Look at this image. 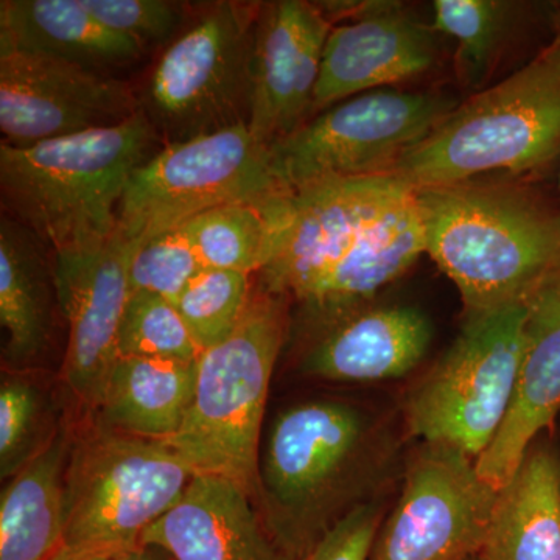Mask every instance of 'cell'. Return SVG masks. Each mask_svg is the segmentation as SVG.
Segmentation results:
<instances>
[{"mask_svg": "<svg viewBox=\"0 0 560 560\" xmlns=\"http://www.w3.org/2000/svg\"><path fill=\"white\" fill-rule=\"evenodd\" d=\"M388 445L357 405L311 400L280 411L259 459L256 504L290 560L308 552L381 482Z\"/></svg>", "mask_w": 560, "mask_h": 560, "instance_id": "6da1fadb", "label": "cell"}, {"mask_svg": "<svg viewBox=\"0 0 560 560\" xmlns=\"http://www.w3.org/2000/svg\"><path fill=\"white\" fill-rule=\"evenodd\" d=\"M425 254L455 283L467 316L529 304L560 271V212L508 183L416 189Z\"/></svg>", "mask_w": 560, "mask_h": 560, "instance_id": "7a4b0ae2", "label": "cell"}, {"mask_svg": "<svg viewBox=\"0 0 560 560\" xmlns=\"http://www.w3.org/2000/svg\"><path fill=\"white\" fill-rule=\"evenodd\" d=\"M164 147L142 109L132 119L32 145L0 143V194L11 219L55 257L105 246L131 176Z\"/></svg>", "mask_w": 560, "mask_h": 560, "instance_id": "3957f363", "label": "cell"}, {"mask_svg": "<svg viewBox=\"0 0 560 560\" xmlns=\"http://www.w3.org/2000/svg\"><path fill=\"white\" fill-rule=\"evenodd\" d=\"M289 296L257 283L226 340L202 350L183 425L165 441L194 475L237 482L257 500L268 393L289 335Z\"/></svg>", "mask_w": 560, "mask_h": 560, "instance_id": "277c9868", "label": "cell"}, {"mask_svg": "<svg viewBox=\"0 0 560 560\" xmlns=\"http://www.w3.org/2000/svg\"><path fill=\"white\" fill-rule=\"evenodd\" d=\"M560 156V40L500 83L460 102L401 158L415 189L525 173Z\"/></svg>", "mask_w": 560, "mask_h": 560, "instance_id": "5b68a950", "label": "cell"}, {"mask_svg": "<svg viewBox=\"0 0 560 560\" xmlns=\"http://www.w3.org/2000/svg\"><path fill=\"white\" fill-rule=\"evenodd\" d=\"M194 477L164 442L83 419L73 429L66 470L62 547L113 555L138 547L142 534L171 510Z\"/></svg>", "mask_w": 560, "mask_h": 560, "instance_id": "8992f818", "label": "cell"}, {"mask_svg": "<svg viewBox=\"0 0 560 560\" xmlns=\"http://www.w3.org/2000/svg\"><path fill=\"white\" fill-rule=\"evenodd\" d=\"M528 311L523 304L467 316L458 338L405 400L410 436L475 460L488 451L514 399Z\"/></svg>", "mask_w": 560, "mask_h": 560, "instance_id": "52a82bcc", "label": "cell"}, {"mask_svg": "<svg viewBox=\"0 0 560 560\" xmlns=\"http://www.w3.org/2000/svg\"><path fill=\"white\" fill-rule=\"evenodd\" d=\"M259 11L260 2L212 3L168 44L140 98L164 145L248 125Z\"/></svg>", "mask_w": 560, "mask_h": 560, "instance_id": "ba28073f", "label": "cell"}, {"mask_svg": "<svg viewBox=\"0 0 560 560\" xmlns=\"http://www.w3.org/2000/svg\"><path fill=\"white\" fill-rule=\"evenodd\" d=\"M459 101L445 92L383 88L319 110L268 149L287 190L323 180L388 175Z\"/></svg>", "mask_w": 560, "mask_h": 560, "instance_id": "9c48e42d", "label": "cell"}, {"mask_svg": "<svg viewBox=\"0 0 560 560\" xmlns=\"http://www.w3.org/2000/svg\"><path fill=\"white\" fill-rule=\"evenodd\" d=\"M287 189L248 125L162 147L131 176L117 235L138 248L220 206L265 201Z\"/></svg>", "mask_w": 560, "mask_h": 560, "instance_id": "30bf717a", "label": "cell"}, {"mask_svg": "<svg viewBox=\"0 0 560 560\" xmlns=\"http://www.w3.org/2000/svg\"><path fill=\"white\" fill-rule=\"evenodd\" d=\"M418 213L415 187L394 173L289 190L278 243L259 283L298 301L316 280Z\"/></svg>", "mask_w": 560, "mask_h": 560, "instance_id": "8fae6325", "label": "cell"}, {"mask_svg": "<svg viewBox=\"0 0 560 560\" xmlns=\"http://www.w3.org/2000/svg\"><path fill=\"white\" fill-rule=\"evenodd\" d=\"M499 490L477 460L444 445L422 444L385 515L370 560H470L481 556Z\"/></svg>", "mask_w": 560, "mask_h": 560, "instance_id": "7c38bea8", "label": "cell"}, {"mask_svg": "<svg viewBox=\"0 0 560 560\" xmlns=\"http://www.w3.org/2000/svg\"><path fill=\"white\" fill-rule=\"evenodd\" d=\"M140 110L130 84L43 55L0 50V130L9 145H32L116 127Z\"/></svg>", "mask_w": 560, "mask_h": 560, "instance_id": "4fadbf2b", "label": "cell"}, {"mask_svg": "<svg viewBox=\"0 0 560 560\" xmlns=\"http://www.w3.org/2000/svg\"><path fill=\"white\" fill-rule=\"evenodd\" d=\"M334 28L324 47L312 116L353 95L415 79L438 60L436 35L393 0L316 2Z\"/></svg>", "mask_w": 560, "mask_h": 560, "instance_id": "5bb4252c", "label": "cell"}, {"mask_svg": "<svg viewBox=\"0 0 560 560\" xmlns=\"http://www.w3.org/2000/svg\"><path fill=\"white\" fill-rule=\"evenodd\" d=\"M130 246L119 235L102 248L55 257L60 311L69 327L61 382L84 418L94 415L119 359V329L130 298Z\"/></svg>", "mask_w": 560, "mask_h": 560, "instance_id": "9a60e30c", "label": "cell"}, {"mask_svg": "<svg viewBox=\"0 0 560 560\" xmlns=\"http://www.w3.org/2000/svg\"><path fill=\"white\" fill-rule=\"evenodd\" d=\"M331 28L334 24L316 2H260L250 66L248 128L267 149L311 119Z\"/></svg>", "mask_w": 560, "mask_h": 560, "instance_id": "2e32d148", "label": "cell"}, {"mask_svg": "<svg viewBox=\"0 0 560 560\" xmlns=\"http://www.w3.org/2000/svg\"><path fill=\"white\" fill-rule=\"evenodd\" d=\"M311 337L301 359L302 374L323 381H396L425 359L433 327L410 305L368 304L330 312H304Z\"/></svg>", "mask_w": 560, "mask_h": 560, "instance_id": "e0dca14e", "label": "cell"}, {"mask_svg": "<svg viewBox=\"0 0 560 560\" xmlns=\"http://www.w3.org/2000/svg\"><path fill=\"white\" fill-rule=\"evenodd\" d=\"M172 560H290L256 501L237 482L195 475L180 499L140 537Z\"/></svg>", "mask_w": 560, "mask_h": 560, "instance_id": "ac0fdd59", "label": "cell"}, {"mask_svg": "<svg viewBox=\"0 0 560 560\" xmlns=\"http://www.w3.org/2000/svg\"><path fill=\"white\" fill-rule=\"evenodd\" d=\"M560 411V271L529 302L521 371L503 427L477 459L482 480L510 485L541 431Z\"/></svg>", "mask_w": 560, "mask_h": 560, "instance_id": "d6986e66", "label": "cell"}, {"mask_svg": "<svg viewBox=\"0 0 560 560\" xmlns=\"http://www.w3.org/2000/svg\"><path fill=\"white\" fill-rule=\"evenodd\" d=\"M0 50L43 55L109 75L145 55L92 16L81 0H2Z\"/></svg>", "mask_w": 560, "mask_h": 560, "instance_id": "ffe728a7", "label": "cell"}, {"mask_svg": "<svg viewBox=\"0 0 560 560\" xmlns=\"http://www.w3.org/2000/svg\"><path fill=\"white\" fill-rule=\"evenodd\" d=\"M195 377L197 361L119 357L90 418L117 433L172 440L189 410Z\"/></svg>", "mask_w": 560, "mask_h": 560, "instance_id": "44dd1931", "label": "cell"}, {"mask_svg": "<svg viewBox=\"0 0 560 560\" xmlns=\"http://www.w3.org/2000/svg\"><path fill=\"white\" fill-rule=\"evenodd\" d=\"M73 427L10 478L0 495V560H50L65 544L66 470Z\"/></svg>", "mask_w": 560, "mask_h": 560, "instance_id": "7402d4cb", "label": "cell"}, {"mask_svg": "<svg viewBox=\"0 0 560 560\" xmlns=\"http://www.w3.org/2000/svg\"><path fill=\"white\" fill-rule=\"evenodd\" d=\"M44 243L16 220H0V324L5 331L3 359L28 364L49 348L55 307L60 308L55 268Z\"/></svg>", "mask_w": 560, "mask_h": 560, "instance_id": "603a6c76", "label": "cell"}, {"mask_svg": "<svg viewBox=\"0 0 560 560\" xmlns=\"http://www.w3.org/2000/svg\"><path fill=\"white\" fill-rule=\"evenodd\" d=\"M485 560H560V456L534 444L500 490Z\"/></svg>", "mask_w": 560, "mask_h": 560, "instance_id": "cb8c5ba5", "label": "cell"}, {"mask_svg": "<svg viewBox=\"0 0 560 560\" xmlns=\"http://www.w3.org/2000/svg\"><path fill=\"white\" fill-rule=\"evenodd\" d=\"M287 194L265 201L231 202L184 224L202 267L259 275L275 253Z\"/></svg>", "mask_w": 560, "mask_h": 560, "instance_id": "d4e9b609", "label": "cell"}, {"mask_svg": "<svg viewBox=\"0 0 560 560\" xmlns=\"http://www.w3.org/2000/svg\"><path fill=\"white\" fill-rule=\"evenodd\" d=\"M514 5L501 0H436L434 32L456 43V72L467 88H481L499 57Z\"/></svg>", "mask_w": 560, "mask_h": 560, "instance_id": "484cf974", "label": "cell"}, {"mask_svg": "<svg viewBox=\"0 0 560 560\" xmlns=\"http://www.w3.org/2000/svg\"><path fill=\"white\" fill-rule=\"evenodd\" d=\"M65 422L54 418L46 393L24 374L0 385V477L10 480L49 445Z\"/></svg>", "mask_w": 560, "mask_h": 560, "instance_id": "4316f807", "label": "cell"}, {"mask_svg": "<svg viewBox=\"0 0 560 560\" xmlns=\"http://www.w3.org/2000/svg\"><path fill=\"white\" fill-rule=\"evenodd\" d=\"M250 275L202 268L173 302L201 350L226 340L248 307Z\"/></svg>", "mask_w": 560, "mask_h": 560, "instance_id": "83f0119b", "label": "cell"}, {"mask_svg": "<svg viewBox=\"0 0 560 560\" xmlns=\"http://www.w3.org/2000/svg\"><path fill=\"white\" fill-rule=\"evenodd\" d=\"M119 357L197 361L202 350L172 301L131 291L119 329Z\"/></svg>", "mask_w": 560, "mask_h": 560, "instance_id": "f1b7e54d", "label": "cell"}, {"mask_svg": "<svg viewBox=\"0 0 560 560\" xmlns=\"http://www.w3.org/2000/svg\"><path fill=\"white\" fill-rule=\"evenodd\" d=\"M202 268L183 228L164 232L132 248L128 264L130 290L175 302Z\"/></svg>", "mask_w": 560, "mask_h": 560, "instance_id": "f546056e", "label": "cell"}, {"mask_svg": "<svg viewBox=\"0 0 560 560\" xmlns=\"http://www.w3.org/2000/svg\"><path fill=\"white\" fill-rule=\"evenodd\" d=\"M84 9L110 31L143 50L161 46L184 22V5L168 0H81Z\"/></svg>", "mask_w": 560, "mask_h": 560, "instance_id": "4dcf8cb0", "label": "cell"}, {"mask_svg": "<svg viewBox=\"0 0 560 560\" xmlns=\"http://www.w3.org/2000/svg\"><path fill=\"white\" fill-rule=\"evenodd\" d=\"M385 515L378 501L361 504L335 525L304 560H370Z\"/></svg>", "mask_w": 560, "mask_h": 560, "instance_id": "1f68e13d", "label": "cell"}, {"mask_svg": "<svg viewBox=\"0 0 560 560\" xmlns=\"http://www.w3.org/2000/svg\"><path fill=\"white\" fill-rule=\"evenodd\" d=\"M113 552L61 547L50 560H114Z\"/></svg>", "mask_w": 560, "mask_h": 560, "instance_id": "d6a6232c", "label": "cell"}, {"mask_svg": "<svg viewBox=\"0 0 560 560\" xmlns=\"http://www.w3.org/2000/svg\"><path fill=\"white\" fill-rule=\"evenodd\" d=\"M114 560H172L165 552L156 550V548L138 545L131 550H125L114 556Z\"/></svg>", "mask_w": 560, "mask_h": 560, "instance_id": "836d02e7", "label": "cell"}, {"mask_svg": "<svg viewBox=\"0 0 560 560\" xmlns=\"http://www.w3.org/2000/svg\"><path fill=\"white\" fill-rule=\"evenodd\" d=\"M555 28H556L555 39L560 40V5L558 7V11H556Z\"/></svg>", "mask_w": 560, "mask_h": 560, "instance_id": "e575fe53", "label": "cell"}, {"mask_svg": "<svg viewBox=\"0 0 560 560\" xmlns=\"http://www.w3.org/2000/svg\"><path fill=\"white\" fill-rule=\"evenodd\" d=\"M470 560H485V559H482L481 556H478V558L470 559Z\"/></svg>", "mask_w": 560, "mask_h": 560, "instance_id": "d590c367", "label": "cell"}, {"mask_svg": "<svg viewBox=\"0 0 560 560\" xmlns=\"http://www.w3.org/2000/svg\"><path fill=\"white\" fill-rule=\"evenodd\" d=\"M559 187H560V172H559Z\"/></svg>", "mask_w": 560, "mask_h": 560, "instance_id": "8d00e7d4", "label": "cell"}]
</instances>
